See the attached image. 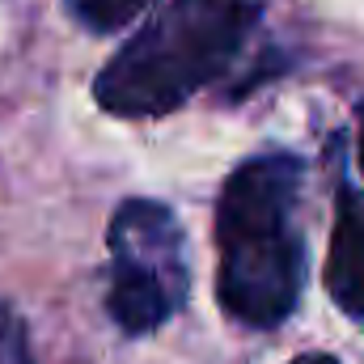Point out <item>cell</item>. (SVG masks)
<instances>
[{"mask_svg": "<svg viewBox=\"0 0 364 364\" xmlns=\"http://www.w3.org/2000/svg\"><path fill=\"white\" fill-rule=\"evenodd\" d=\"M255 26V0H170L106 60L93 97L119 119H161L225 77Z\"/></svg>", "mask_w": 364, "mask_h": 364, "instance_id": "2", "label": "cell"}, {"mask_svg": "<svg viewBox=\"0 0 364 364\" xmlns=\"http://www.w3.org/2000/svg\"><path fill=\"white\" fill-rule=\"evenodd\" d=\"M0 364H30L26 356V331L9 305H0Z\"/></svg>", "mask_w": 364, "mask_h": 364, "instance_id": "6", "label": "cell"}, {"mask_svg": "<svg viewBox=\"0 0 364 364\" xmlns=\"http://www.w3.org/2000/svg\"><path fill=\"white\" fill-rule=\"evenodd\" d=\"M335 195L339 199L326 259V292L348 318H364V195L348 178H339Z\"/></svg>", "mask_w": 364, "mask_h": 364, "instance_id": "4", "label": "cell"}, {"mask_svg": "<svg viewBox=\"0 0 364 364\" xmlns=\"http://www.w3.org/2000/svg\"><path fill=\"white\" fill-rule=\"evenodd\" d=\"M110 288L106 314L132 339L153 335L191 292L186 237L178 216L157 199H127L110 216Z\"/></svg>", "mask_w": 364, "mask_h": 364, "instance_id": "3", "label": "cell"}, {"mask_svg": "<svg viewBox=\"0 0 364 364\" xmlns=\"http://www.w3.org/2000/svg\"><path fill=\"white\" fill-rule=\"evenodd\" d=\"M301 161L259 153L242 161L216 203V296L250 331H275L292 318L305 288V233L296 229Z\"/></svg>", "mask_w": 364, "mask_h": 364, "instance_id": "1", "label": "cell"}, {"mask_svg": "<svg viewBox=\"0 0 364 364\" xmlns=\"http://www.w3.org/2000/svg\"><path fill=\"white\" fill-rule=\"evenodd\" d=\"M292 364H339L335 356H326V352H309V356H296Z\"/></svg>", "mask_w": 364, "mask_h": 364, "instance_id": "7", "label": "cell"}, {"mask_svg": "<svg viewBox=\"0 0 364 364\" xmlns=\"http://www.w3.org/2000/svg\"><path fill=\"white\" fill-rule=\"evenodd\" d=\"M360 170H364V132H360Z\"/></svg>", "mask_w": 364, "mask_h": 364, "instance_id": "8", "label": "cell"}, {"mask_svg": "<svg viewBox=\"0 0 364 364\" xmlns=\"http://www.w3.org/2000/svg\"><path fill=\"white\" fill-rule=\"evenodd\" d=\"M153 0H64V9L73 13V21L90 34H114L123 26H132Z\"/></svg>", "mask_w": 364, "mask_h": 364, "instance_id": "5", "label": "cell"}]
</instances>
